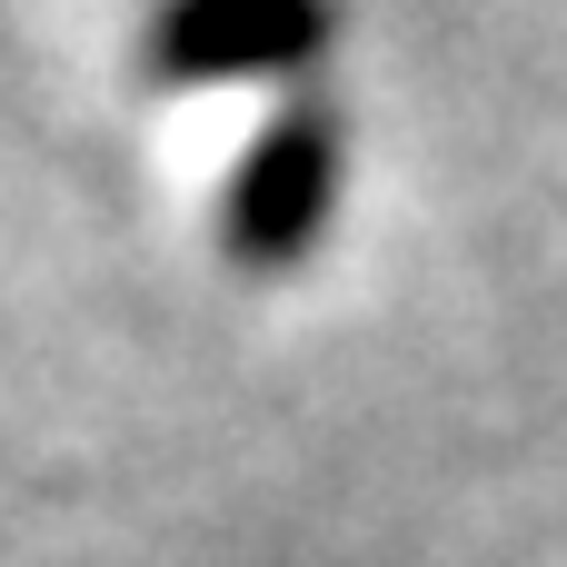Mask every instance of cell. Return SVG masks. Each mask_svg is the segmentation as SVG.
<instances>
[{
	"mask_svg": "<svg viewBox=\"0 0 567 567\" xmlns=\"http://www.w3.org/2000/svg\"><path fill=\"white\" fill-rule=\"evenodd\" d=\"M329 189H339V110H329V100H289V110L249 140V159L229 169V189H219V239H229V259H239V269H289V259L319 239Z\"/></svg>",
	"mask_w": 567,
	"mask_h": 567,
	"instance_id": "6da1fadb",
	"label": "cell"
},
{
	"mask_svg": "<svg viewBox=\"0 0 567 567\" xmlns=\"http://www.w3.org/2000/svg\"><path fill=\"white\" fill-rule=\"evenodd\" d=\"M329 0H159L140 50L159 80H269L319 60Z\"/></svg>",
	"mask_w": 567,
	"mask_h": 567,
	"instance_id": "7a4b0ae2",
	"label": "cell"
}]
</instances>
